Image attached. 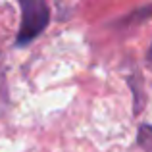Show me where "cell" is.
Returning <instances> with one entry per match:
<instances>
[{
	"instance_id": "cell-2",
	"label": "cell",
	"mask_w": 152,
	"mask_h": 152,
	"mask_svg": "<svg viewBox=\"0 0 152 152\" xmlns=\"http://www.w3.org/2000/svg\"><path fill=\"white\" fill-rule=\"evenodd\" d=\"M137 145L145 152H152V125L142 123L137 131Z\"/></svg>"
},
{
	"instance_id": "cell-1",
	"label": "cell",
	"mask_w": 152,
	"mask_h": 152,
	"mask_svg": "<svg viewBox=\"0 0 152 152\" xmlns=\"http://www.w3.org/2000/svg\"><path fill=\"white\" fill-rule=\"evenodd\" d=\"M19 8H21V23H19V31L15 37V45L27 46L48 25L50 10L42 0H21Z\"/></svg>"
},
{
	"instance_id": "cell-3",
	"label": "cell",
	"mask_w": 152,
	"mask_h": 152,
	"mask_svg": "<svg viewBox=\"0 0 152 152\" xmlns=\"http://www.w3.org/2000/svg\"><path fill=\"white\" fill-rule=\"evenodd\" d=\"M148 60L152 62V46H150V50H148Z\"/></svg>"
}]
</instances>
